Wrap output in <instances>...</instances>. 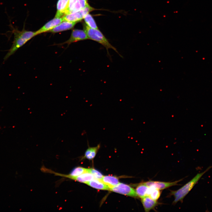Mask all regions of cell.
Returning <instances> with one entry per match:
<instances>
[{
	"instance_id": "cell-1",
	"label": "cell",
	"mask_w": 212,
	"mask_h": 212,
	"mask_svg": "<svg viewBox=\"0 0 212 212\" xmlns=\"http://www.w3.org/2000/svg\"><path fill=\"white\" fill-rule=\"evenodd\" d=\"M9 26L14 34V38L11 47L4 57V60L7 59L28 41L37 35L36 32L26 30L24 29L21 31L19 30L14 28L11 23Z\"/></svg>"
},
{
	"instance_id": "cell-2",
	"label": "cell",
	"mask_w": 212,
	"mask_h": 212,
	"mask_svg": "<svg viewBox=\"0 0 212 212\" xmlns=\"http://www.w3.org/2000/svg\"><path fill=\"white\" fill-rule=\"evenodd\" d=\"M211 168L212 165L208 167L204 171L198 173L191 180L178 190L171 191L170 195L173 196L174 198L173 203L175 204L178 201H182L202 176Z\"/></svg>"
},
{
	"instance_id": "cell-3",
	"label": "cell",
	"mask_w": 212,
	"mask_h": 212,
	"mask_svg": "<svg viewBox=\"0 0 212 212\" xmlns=\"http://www.w3.org/2000/svg\"><path fill=\"white\" fill-rule=\"evenodd\" d=\"M83 30L86 32L88 39H90L97 42L102 45L106 49L107 53L110 55L108 49H111L118 53L117 49L112 46L109 42L107 39L105 37L102 33L98 29H92L89 27L86 24H83Z\"/></svg>"
},
{
	"instance_id": "cell-4",
	"label": "cell",
	"mask_w": 212,
	"mask_h": 212,
	"mask_svg": "<svg viewBox=\"0 0 212 212\" xmlns=\"http://www.w3.org/2000/svg\"><path fill=\"white\" fill-rule=\"evenodd\" d=\"M95 10V9L88 4L84 8L80 10L72 13L66 14L62 18L63 21L78 22L84 19L85 16L90 12Z\"/></svg>"
},
{
	"instance_id": "cell-5",
	"label": "cell",
	"mask_w": 212,
	"mask_h": 212,
	"mask_svg": "<svg viewBox=\"0 0 212 212\" xmlns=\"http://www.w3.org/2000/svg\"><path fill=\"white\" fill-rule=\"evenodd\" d=\"M110 191L132 197H138L135 190L129 186L122 183H119L111 188Z\"/></svg>"
},
{
	"instance_id": "cell-6",
	"label": "cell",
	"mask_w": 212,
	"mask_h": 212,
	"mask_svg": "<svg viewBox=\"0 0 212 212\" xmlns=\"http://www.w3.org/2000/svg\"><path fill=\"white\" fill-rule=\"evenodd\" d=\"M88 39L87 36L84 30L75 29L72 30L69 39L65 42L59 44L62 45L66 44L69 46L72 43Z\"/></svg>"
},
{
	"instance_id": "cell-7",
	"label": "cell",
	"mask_w": 212,
	"mask_h": 212,
	"mask_svg": "<svg viewBox=\"0 0 212 212\" xmlns=\"http://www.w3.org/2000/svg\"><path fill=\"white\" fill-rule=\"evenodd\" d=\"M181 180L182 179H180L173 182H164L149 180L143 183L150 188L157 189L160 190L178 185V182Z\"/></svg>"
},
{
	"instance_id": "cell-8",
	"label": "cell",
	"mask_w": 212,
	"mask_h": 212,
	"mask_svg": "<svg viewBox=\"0 0 212 212\" xmlns=\"http://www.w3.org/2000/svg\"><path fill=\"white\" fill-rule=\"evenodd\" d=\"M63 21L62 17H55L49 21L42 27L36 31L37 35L48 32L53 29Z\"/></svg>"
},
{
	"instance_id": "cell-9",
	"label": "cell",
	"mask_w": 212,
	"mask_h": 212,
	"mask_svg": "<svg viewBox=\"0 0 212 212\" xmlns=\"http://www.w3.org/2000/svg\"><path fill=\"white\" fill-rule=\"evenodd\" d=\"M77 23L63 21L48 32L56 33L69 30L72 28Z\"/></svg>"
},
{
	"instance_id": "cell-10",
	"label": "cell",
	"mask_w": 212,
	"mask_h": 212,
	"mask_svg": "<svg viewBox=\"0 0 212 212\" xmlns=\"http://www.w3.org/2000/svg\"><path fill=\"white\" fill-rule=\"evenodd\" d=\"M141 202L145 212H148L154 209L159 203L153 200L149 196L141 198Z\"/></svg>"
},
{
	"instance_id": "cell-11",
	"label": "cell",
	"mask_w": 212,
	"mask_h": 212,
	"mask_svg": "<svg viewBox=\"0 0 212 212\" xmlns=\"http://www.w3.org/2000/svg\"><path fill=\"white\" fill-rule=\"evenodd\" d=\"M69 0H58L57 5V11L55 17H62L65 15Z\"/></svg>"
},
{
	"instance_id": "cell-12",
	"label": "cell",
	"mask_w": 212,
	"mask_h": 212,
	"mask_svg": "<svg viewBox=\"0 0 212 212\" xmlns=\"http://www.w3.org/2000/svg\"><path fill=\"white\" fill-rule=\"evenodd\" d=\"M150 188L143 182L138 184L135 190L138 197L141 198L148 196Z\"/></svg>"
},
{
	"instance_id": "cell-13",
	"label": "cell",
	"mask_w": 212,
	"mask_h": 212,
	"mask_svg": "<svg viewBox=\"0 0 212 212\" xmlns=\"http://www.w3.org/2000/svg\"><path fill=\"white\" fill-rule=\"evenodd\" d=\"M86 184L97 189L110 191V188L102 181L95 178L87 183Z\"/></svg>"
},
{
	"instance_id": "cell-14",
	"label": "cell",
	"mask_w": 212,
	"mask_h": 212,
	"mask_svg": "<svg viewBox=\"0 0 212 212\" xmlns=\"http://www.w3.org/2000/svg\"><path fill=\"white\" fill-rule=\"evenodd\" d=\"M101 180L110 188V190L120 183L117 177L111 176H104Z\"/></svg>"
},
{
	"instance_id": "cell-15",
	"label": "cell",
	"mask_w": 212,
	"mask_h": 212,
	"mask_svg": "<svg viewBox=\"0 0 212 212\" xmlns=\"http://www.w3.org/2000/svg\"><path fill=\"white\" fill-rule=\"evenodd\" d=\"M100 147V144H98L96 146L90 147L89 146L85 151L84 158L89 160H92L95 156Z\"/></svg>"
},
{
	"instance_id": "cell-16",
	"label": "cell",
	"mask_w": 212,
	"mask_h": 212,
	"mask_svg": "<svg viewBox=\"0 0 212 212\" xmlns=\"http://www.w3.org/2000/svg\"><path fill=\"white\" fill-rule=\"evenodd\" d=\"M94 178V176L91 173L89 172H86L75 177L72 180L86 184Z\"/></svg>"
},
{
	"instance_id": "cell-17",
	"label": "cell",
	"mask_w": 212,
	"mask_h": 212,
	"mask_svg": "<svg viewBox=\"0 0 212 212\" xmlns=\"http://www.w3.org/2000/svg\"><path fill=\"white\" fill-rule=\"evenodd\" d=\"M85 23L89 27L94 29H98L96 24L92 16L89 13L84 17Z\"/></svg>"
},
{
	"instance_id": "cell-18",
	"label": "cell",
	"mask_w": 212,
	"mask_h": 212,
	"mask_svg": "<svg viewBox=\"0 0 212 212\" xmlns=\"http://www.w3.org/2000/svg\"><path fill=\"white\" fill-rule=\"evenodd\" d=\"M160 190L150 188L148 196L153 200L157 201L160 197Z\"/></svg>"
},
{
	"instance_id": "cell-19",
	"label": "cell",
	"mask_w": 212,
	"mask_h": 212,
	"mask_svg": "<svg viewBox=\"0 0 212 212\" xmlns=\"http://www.w3.org/2000/svg\"><path fill=\"white\" fill-rule=\"evenodd\" d=\"M88 171L93 175L95 179L97 180H101L103 176L101 173L95 169L88 168Z\"/></svg>"
}]
</instances>
